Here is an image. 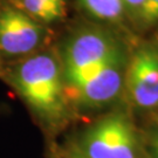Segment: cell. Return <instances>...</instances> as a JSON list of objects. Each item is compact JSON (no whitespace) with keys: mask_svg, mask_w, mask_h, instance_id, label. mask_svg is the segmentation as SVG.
Wrapping results in <instances>:
<instances>
[{"mask_svg":"<svg viewBox=\"0 0 158 158\" xmlns=\"http://www.w3.org/2000/svg\"><path fill=\"white\" fill-rule=\"evenodd\" d=\"M91 15L103 20H117L123 14V0H80Z\"/></svg>","mask_w":158,"mask_h":158,"instance_id":"cell-8","label":"cell"},{"mask_svg":"<svg viewBox=\"0 0 158 158\" xmlns=\"http://www.w3.org/2000/svg\"><path fill=\"white\" fill-rule=\"evenodd\" d=\"M70 158H85V157L82 155V153L80 152L79 150L76 149V147H75L73 150L70 151Z\"/></svg>","mask_w":158,"mask_h":158,"instance_id":"cell-11","label":"cell"},{"mask_svg":"<svg viewBox=\"0 0 158 158\" xmlns=\"http://www.w3.org/2000/svg\"><path fill=\"white\" fill-rule=\"evenodd\" d=\"M144 21L148 23H153L158 21V0L153 1V5L151 7L150 12L148 13V15L144 18Z\"/></svg>","mask_w":158,"mask_h":158,"instance_id":"cell-9","label":"cell"},{"mask_svg":"<svg viewBox=\"0 0 158 158\" xmlns=\"http://www.w3.org/2000/svg\"><path fill=\"white\" fill-rule=\"evenodd\" d=\"M76 149L85 158H137L135 130L122 116H110L85 131Z\"/></svg>","mask_w":158,"mask_h":158,"instance_id":"cell-3","label":"cell"},{"mask_svg":"<svg viewBox=\"0 0 158 158\" xmlns=\"http://www.w3.org/2000/svg\"><path fill=\"white\" fill-rule=\"evenodd\" d=\"M64 76L75 85L102 67L119 62L113 39L100 31H85L69 40L63 49Z\"/></svg>","mask_w":158,"mask_h":158,"instance_id":"cell-2","label":"cell"},{"mask_svg":"<svg viewBox=\"0 0 158 158\" xmlns=\"http://www.w3.org/2000/svg\"><path fill=\"white\" fill-rule=\"evenodd\" d=\"M13 83L35 113L56 119L63 110V85L59 63L49 54H38L18 64Z\"/></svg>","mask_w":158,"mask_h":158,"instance_id":"cell-1","label":"cell"},{"mask_svg":"<svg viewBox=\"0 0 158 158\" xmlns=\"http://www.w3.org/2000/svg\"><path fill=\"white\" fill-rule=\"evenodd\" d=\"M125 85L136 104L151 108L158 104V56L150 49H142L132 57Z\"/></svg>","mask_w":158,"mask_h":158,"instance_id":"cell-5","label":"cell"},{"mask_svg":"<svg viewBox=\"0 0 158 158\" xmlns=\"http://www.w3.org/2000/svg\"><path fill=\"white\" fill-rule=\"evenodd\" d=\"M20 11L34 20L56 21L66 14V0H17Z\"/></svg>","mask_w":158,"mask_h":158,"instance_id":"cell-7","label":"cell"},{"mask_svg":"<svg viewBox=\"0 0 158 158\" xmlns=\"http://www.w3.org/2000/svg\"><path fill=\"white\" fill-rule=\"evenodd\" d=\"M157 123H158V115H157Z\"/></svg>","mask_w":158,"mask_h":158,"instance_id":"cell-13","label":"cell"},{"mask_svg":"<svg viewBox=\"0 0 158 158\" xmlns=\"http://www.w3.org/2000/svg\"><path fill=\"white\" fill-rule=\"evenodd\" d=\"M70 87L79 100L87 104H102L111 101L122 88L119 62L104 66L82 82Z\"/></svg>","mask_w":158,"mask_h":158,"instance_id":"cell-6","label":"cell"},{"mask_svg":"<svg viewBox=\"0 0 158 158\" xmlns=\"http://www.w3.org/2000/svg\"><path fill=\"white\" fill-rule=\"evenodd\" d=\"M44 29L19 8L0 12V49L7 55L28 54L42 40Z\"/></svg>","mask_w":158,"mask_h":158,"instance_id":"cell-4","label":"cell"},{"mask_svg":"<svg viewBox=\"0 0 158 158\" xmlns=\"http://www.w3.org/2000/svg\"><path fill=\"white\" fill-rule=\"evenodd\" d=\"M152 153L155 158H158V137L152 142Z\"/></svg>","mask_w":158,"mask_h":158,"instance_id":"cell-12","label":"cell"},{"mask_svg":"<svg viewBox=\"0 0 158 158\" xmlns=\"http://www.w3.org/2000/svg\"><path fill=\"white\" fill-rule=\"evenodd\" d=\"M123 2L129 7H132V8H139L142 0H123Z\"/></svg>","mask_w":158,"mask_h":158,"instance_id":"cell-10","label":"cell"}]
</instances>
